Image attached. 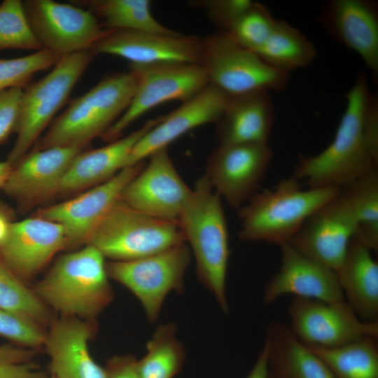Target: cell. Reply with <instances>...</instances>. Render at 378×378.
I'll list each match as a JSON object with an SVG mask.
<instances>
[{
  "mask_svg": "<svg viewBox=\"0 0 378 378\" xmlns=\"http://www.w3.org/2000/svg\"><path fill=\"white\" fill-rule=\"evenodd\" d=\"M372 95L366 76L358 74L346 93V108L332 142L313 156L301 155L292 175L309 188H342L377 168L365 144L362 122Z\"/></svg>",
  "mask_w": 378,
  "mask_h": 378,
  "instance_id": "cell-1",
  "label": "cell"
},
{
  "mask_svg": "<svg viewBox=\"0 0 378 378\" xmlns=\"http://www.w3.org/2000/svg\"><path fill=\"white\" fill-rule=\"evenodd\" d=\"M193 253L198 279L216 298L225 314L226 276L230 258L227 221L220 196L204 174L195 182L178 221Z\"/></svg>",
  "mask_w": 378,
  "mask_h": 378,
  "instance_id": "cell-2",
  "label": "cell"
},
{
  "mask_svg": "<svg viewBox=\"0 0 378 378\" xmlns=\"http://www.w3.org/2000/svg\"><path fill=\"white\" fill-rule=\"evenodd\" d=\"M103 255L94 246L59 256L34 290L62 316L89 321L113 298Z\"/></svg>",
  "mask_w": 378,
  "mask_h": 378,
  "instance_id": "cell-3",
  "label": "cell"
},
{
  "mask_svg": "<svg viewBox=\"0 0 378 378\" xmlns=\"http://www.w3.org/2000/svg\"><path fill=\"white\" fill-rule=\"evenodd\" d=\"M136 83L135 75L130 70L104 76L69 103L32 150L56 146L83 148L91 140L100 137L123 114L134 94Z\"/></svg>",
  "mask_w": 378,
  "mask_h": 378,
  "instance_id": "cell-4",
  "label": "cell"
},
{
  "mask_svg": "<svg viewBox=\"0 0 378 378\" xmlns=\"http://www.w3.org/2000/svg\"><path fill=\"white\" fill-rule=\"evenodd\" d=\"M300 183L291 176L273 188L256 192L238 210L239 239L279 246L288 242L312 214L341 190L339 188L302 190Z\"/></svg>",
  "mask_w": 378,
  "mask_h": 378,
  "instance_id": "cell-5",
  "label": "cell"
},
{
  "mask_svg": "<svg viewBox=\"0 0 378 378\" xmlns=\"http://www.w3.org/2000/svg\"><path fill=\"white\" fill-rule=\"evenodd\" d=\"M95 56L90 50L64 56L47 75L23 89L16 140L6 159L13 167L38 141Z\"/></svg>",
  "mask_w": 378,
  "mask_h": 378,
  "instance_id": "cell-6",
  "label": "cell"
},
{
  "mask_svg": "<svg viewBox=\"0 0 378 378\" xmlns=\"http://www.w3.org/2000/svg\"><path fill=\"white\" fill-rule=\"evenodd\" d=\"M184 242L178 222L143 213L120 198L93 232L87 244L96 248L104 258L113 261H129Z\"/></svg>",
  "mask_w": 378,
  "mask_h": 378,
  "instance_id": "cell-7",
  "label": "cell"
},
{
  "mask_svg": "<svg viewBox=\"0 0 378 378\" xmlns=\"http://www.w3.org/2000/svg\"><path fill=\"white\" fill-rule=\"evenodd\" d=\"M200 64L209 85L230 96L255 90H283L290 77L289 73L270 66L222 31L202 38Z\"/></svg>",
  "mask_w": 378,
  "mask_h": 378,
  "instance_id": "cell-8",
  "label": "cell"
},
{
  "mask_svg": "<svg viewBox=\"0 0 378 378\" xmlns=\"http://www.w3.org/2000/svg\"><path fill=\"white\" fill-rule=\"evenodd\" d=\"M130 71L136 78V88L126 111L100 136L108 143L120 138L127 127L153 107L171 100L184 102L209 85L206 72L200 64H130Z\"/></svg>",
  "mask_w": 378,
  "mask_h": 378,
  "instance_id": "cell-9",
  "label": "cell"
},
{
  "mask_svg": "<svg viewBox=\"0 0 378 378\" xmlns=\"http://www.w3.org/2000/svg\"><path fill=\"white\" fill-rule=\"evenodd\" d=\"M192 252L186 242L160 253L129 261L106 262L108 276L129 289L143 306L149 322H155L167 295L181 293Z\"/></svg>",
  "mask_w": 378,
  "mask_h": 378,
  "instance_id": "cell-10",
  "label": "cell"
},
{
  "mask_svg": "<svg viewBox=\"0 0 378 378\" xmlns=\"http://www.w3.org/2000/svg\"><path fill=\"white\" fill-rule=\"evenodd\" d=\"M22 6L41 48L61 57L89 50L106 30L89 10L72 3L25 0Z\"/></svg>",
  "mask_w": 378,
  "mask_h": 378,
  "instance_id": "cell-11",
  "label": "cell"
},
{
  "mask_svg": "<svg viewBox=\"0 0 378 378\" xmlns=\"http://www.w3.org/2000/svg\"><path fill=\"white\" fill-rule=\"evenodd\" d=\"M288 313L291 331L308 346L335 348L367 337L378 338V323L360 319L345 300L326 302L295 297Z\"/></svg>",
  "mask_w": 378,
  "mask_h": 378,
  "instance_id": "cell-12",
  "label": "cell"
},
{
  "mask_svg": "<svg viewBox=\"0 0 378 378\" xmlns=\"http://www.w3.org/2000/svg\"><path fill=\"white\" fill-rule=\"evenodd\" d=\"M272 158L268 144H218L204 175L220 197L239 210L257 192Z\"/></svg>",
  "mask_w": 378,
  "mask_h": 378,
  "instance_id": "cell-13",
  "label": "cell"
},
{
  "mask_svg": "<svg viewBox=\"0 0 378 378\" xmlns=\"http://www.w3.org/2000/svg\"><path fill=\"white\" fill-rule=\"evenodd\" d=\"M145 165L142 161L124 167L107 181L74 198L40 209L36 216L62 226L67 240L66 248L86 245L93 232L120 198L126 185Z\"/></svg>",
  "mask_w": 378,
  "mask_h": 378,
  "instance_id": "cell-14",
  "label": "cell"
},
{
  "mask_svg": "<svg viewBox=\"0 0 378 378\" xmlns=\"http://www.w3.org/2000/svg\"><path fill=\"white\" fill-rule=\"evenodd\" d=\"M123 189L120 199L131 207L155 218L178 221L192 189L177 172L163 148Z\"/></svg>",
  "mask_w": 378,
  "mask_h": 378,
  "instance_id": "cell-15",
  "label": "cell"
},
{
  "mask_svg": "<svg viewBox=\"0 0 378 378\" xmlns=\"http://www.w3.org/2000/svg\"><path fill=\"white\" fill-rule=\"evenodd\" d=\"M356 227L353 212L340 190L309 216L288 243L304 255L337 272Z\"/></svg>",
  "mask_w": 378,
  "mask_h": 378,
  "instance_id": "cell-16",
  "label": "cell"
},
{
  "mask_svg": "<svg viewBox=\"0 0 378 378\" xmlns=\"http://www.w3.org/2000/svg\"><path fill=\"white\" fill-rule=\"evenodd\" d=\"M202 38L195 36L162 34L136 30H106L89 49L95 55L120 57L133 64L160 62L200 64Z\"/></svg>",
  "mask_w": 378,
  "mask_h": 378,
  "instance_id": "cell-17",
  "label": "cell"
},
{
  "mask_svg": "<svg viewBox=\"0 0 378 378\" xmlns=\"http://www.w3.org/2000/svg\"><path fill=\"white\" fill-rule=\"evenodd\" d=\"M230 95L208 85L192 98L183 102L147 132L135 144L124 167L132 166L153 153L167 148L172 142L190 130L209 123H216L225 112Z\"/></svg>",
  "mask_w": 378,
  "mask_h": 378,
  "instance_id": "cell-18",
  "label": "cell"
},
{
  "mask_svg": "<svg viewBox=\"0 0 378 378\" xmlns=\"http://www.w3.org/2000/svg\"><path fill=\"white\" fill-rule=\"evenodd\" d=\"M335 41L354 51L374 76L378 74V5L371 0H330L317 17Z\"/></svg>",
  "mask_w": 378,
  "mask_h": 378,
  "instance_id": "cell-19",
  "label": "cell"
},
{
  "mask_svg": "<svg viewBox=\"0 0 378 378\" xmlns=\"http://www.w3.org/2000/svg\"><path fill=\"white\" fill-rule=\"evenodd\" d=\"M279 247L280 268L264 289L265 303L270 304L286 294L326 302L345 300L335 270L304 255L288 242Z\"/></svg>",
  "mask_w": 378,
  "mask_h": 378,
  "instance_id": "cell-20",
  "label": "cell"
},
{
  "mask_svg": "<svg viewBox=\"0 0 378 378\" xmlns=\"http://www.w3.org/2000/svg\"><path fill=\"white\" fill-rule=\"evenodd\" d=\"M66 245L61 225L35 216L11 224L0 246V257L22 280L36 275Z\"/></svg>",
  "mask_w": 378,
  "mask_h": 378,
  "instance_id": "cell-21",
  "label": "cell"
},
{
  "mask_svg": "<svg viewBox=\"0 0 378 378\" xmlns=\"http://www.w3.org/2000/svg\"><path fill=\"white\" fill-rule=\"evenodd\" d=\"M82 148L31 150L17 164L1 190L21 204L32 205L59 193L62 179Z\"/></svg>",
  "mask_w": 378,
  "mask_h": 378,
  "instance_id": "cell-22",
  "label": "cell"
},
{
  "mask_svg": "<svg viewBox=\"0 0 378 378\" xmlns=\"http://www.w3.org/2000/svg\"><path fill=\"white\" fill-rule=\"evenodd\" d=\"M92 323L78 318L62 316L45 334L43 346L50 358V375L56 378H107L89 351Z\"/></svg>",
  "mask_w": 378,
  "mask_h": 378,
  "instance_id": "cell-23",
  "label": "cell"
},
{
  "mask_svg": "<svg viewBox=\"0 0 378 378\" xmlns=\"http://www.w3.org/2000/svg\"><path fill=\"white\" fill-rule=\"evenodd\" d=\"M163 116V115H162ZM147 121L125 137L88 151H80L70 163L61 181L59 193H71L103 183L124 168L137 141L162 119Z\"/></svg>",
  "mask_w": 378,
  "mask_h": 378,
  "instance_id": "cell-24",
  "label": "cell"
},
{
  "mask_svg": "<svg viewBox=\"0 0 378 378\" xmlns=\"http://www.w3.org/2000/svg\"><path fill=\"white\" fill-rule=\"evenodd\" d=\"M274 123L269 91L230 96L225 112L216 123V138L218 144H268Z\"/></svg>",
  "mask_w": 378,
  "mask_h": 378,
  "instance_id": "cell-25",
  "label": "cell"
},
{
  "mask_svg": "<svg viewBox=\"0 0 378 378\" xmlns=\"http://www.w3.org/2000/svg\"><path fill=\"white\" fill-rule=\"evenodd\" d=\"M371 251L353 239L336 272L351 309L363 321L378 323V264Z\"/></svg>",
  "mask_w": 378,
  "mask_h": 378,
  "instance_id": "cell-26",
  "label": "cell"
},
{
  "mask_svg": "<svg viewBox=\"0 0 378 378\" xmlns=\"http://www.w3.org/2000/svg\"><path fill=\"white\" fill-rule=\"evenodd\" d=\"M265 342L270 372L274 378H335L326 363L301 342L288 326L271 322Z\"/></svg>",
  "mask_w": 378,
  "mask_h": 378,
  "instance_id": "cell-27",
  "label": "cell"
},
{
  "mask_svg": "<svg viewBox=\"0 0 378 378\" xmlns=\"http://www.w3.org/2000/svg\"><path fill=\"white\" fill-rule=\"evenodd\" d=\"M72 4L89 10L111 30H136L174 35L176 32L153 15L148 0H82Z\"/></svg>",
  "mask_w": 378,
  "mask_h": 378,
  "instance_id": "cell-28",
  "label": "cell"
},
{
  "mask_svg": "<svg viewBox=\"0 0 378 378\" xmlns=\"http://www.w3.org/2000/svg\"><path fill=\"white\" fill-rule=\"evenodd\" d=\"M255 53L270 66L290 74L311 64L316 50L298 29L277 20L271 34Z\"/></svg>",
  "mask_w": 378,
  "mask_h": 378,
  "instance_id": "cell-29",
  "label": "cell"
},
{
  "mask_svg": "<svg viewBox=\"0 0 378 378\" xmlns=\"http://www.w3.org/2000/svg\"><path fill=\"white\" fill-rule=\"evenodd\" d=\"M355 218L354 239L378 250V171L373 169L341 188Z\"/></svg>",
  "mask_w": 378,
  "mask_h": 378,
  "instance_id": "cell-30",
  "label": "cell"
},
{
  "mask_svg": "<svg viewBox=\"0 0 378 378\" xmlns=\"http://www.w3.org/2000/svg\"><path fill=\"white\" fill-rule=\"evenodd\" d=\"M377 340L367 337L335 348L307 346L326 363L335 378H378Z\"/></svg>",
  "mask_w": 378,
  "mask_h": 378,
  "instance_id": "cell-31",
  "label": "cell"
},
{
  "mask_svg": "<svg viewBox=\"0 0 378 378\" xmlns=\"http://www.w3.org/2000/svg\"><path fill=\"white\" fill-rule=\"evenodd\" d=\"M172 323L160 325L146 345L147 352L136 366L141 378H174L181 371L185 348L176 337Z\"/></svg>",
  "mask_w": 378,
  "mask_h": 378,
  "instance_id": "cell-32",
  "label": "cell"
},
{
  "mask_svg": "<svg viewBox=\"0 0 378 378\" xmlns=\"http://www.w3.org/2000/svg\"><path fill=\"white\" fill-rule=\"evenodd\" d=\"M47 307L0 257V309L41 326L47 323L50 318Z\"/></svg>",
  "mask_w": 378,
  "mask_h": 378,
  "instance_id": "cell-33",
  "label": "cell"
},
{
  "mask_svg": "<svg viewBox=\"0 0 378 378\" xmlns=\"http://www.w3.org/2000/svg\"><path fill=\"white\" fill-rule=\"evenodd\" d=\"M41 50L25 16L22 1L4 0L0 4V50Z\"/></svg>",
  "mask_w": 378,
  "mask_h": 378,
  "instance_id": "cell-34",
  "label": "cell"
},
{
  "mask_svg": "<svg viewBox=\"0 0 378 378\" xmlns=\"http://www.w3.org/2000/svg\"><path fill=\"white\" fill-rule=\"evenodd\" d=\"M276 20L266 6L254 1L226 32L240 46L256 52L271 34Z\"/></svg>",
  "mask_w": 378,
  "mask_h": 378,
  "instance_id": "cell-35",
  "label": "cell"
},
{
  "mask_svg": "<svg viewBox=\"0 0 378 378\" xmlns=\"http://www.w3.org/2000/svg\"><path fill=\"white\" fill-rule=\"evenodd\" d=\"M61 57L45 49L11 59H0V91L24 88L34 76L52 68Z\"/></svg>",
  "mask_w": 378,
  "mask_h": 378,
  "instance_id": "cell-36",
  "label": "cell"
},
{
  "mask_svg": "<svg viewBox=\"0 0 378 378\" xmlns=\"http://www.w3.org/2000/svg\"><path fill=\"white\" fill-rule=\"evenodd\" d=\"M32 349L12 345L0 346V378H49L31 360Z\"/></svg>",
  "mask_w": 378,
  "mask_h": 378,
  "instance_id": "cell-37",
  "label": "cell"
},
{
  "mask_svg": "<svg viewBox=\"0 0 378 378\" xmlns=\"http://www.w3.org/2000/svg\"><path fill=\"white\" fill-rule=\"evenodd\" d=\"M45 334L38 324L0 309V336L33 350L43 346Z\"/></svg>",
  "mask_w": 378,
  "mask_h": 378,
  "instance_id": "cell-38",
  "label": "cell"
},
{
  "mask_svg": "<svg viewBox=\"0 0 378 378\" xmlns=\"http://www.w3.org/2000/svg\"><path fill=\"white\" fill-rule=\"evenodd\" d=\"M251 0H211L201 1L210 20L222 31H227L231 26L253 4Z\"/></svg>",
  "mask_w": 378,
  "mask_h": 378,
  "instance_id": "cell-39",
  "label": "cell"
},
{
  "mask_svg": "<svg viewBox=\"0 0 378 378\" xmlns=\"http://www.w3.org/2000/svg\"><path fill=\"white\" fill-rule=\"evenodd\" d=\"M22 92L21 88L0 91V145L15 133Z\"/></svg>",
  "mask_w": 378,
  "mask_h": 378,
  "instance_id": "cell-40",
  "label": "cell"
},
{
  "mask_svg": "<svg viewBox=\"0 0 378 378\" xmlns=\"http://www.w3.org/2000/svg\"><path fill=\"white\" fill-rule=\"evenodd\" d=\"M362 131L370 155L378 162V99L372 94L363 114Z\"/></svg>",
  "mask_w": 378,
  "mask_h": 378,
  "instance_id": "cell-41",
  "label": "cell"
},
{
  "mask_svg": "<svg viewBox=\"0 0 378 378\" xmlns=\"http://www.w3.org/2000/svg\"><path fill=\"white\" fill-rule=\"evenodd\" d=\"M136 359L131 355L114 356L105 366L107 378H141L136 366Z\"/></svg>",
  "mask_w": 378,
  "mask_h": 378,
  "instance_id": "cell-42",
  "label": "cell"
},
{
  "mask_svg": "<svg viewBox=\"0 0 378 378\" xmlns=\"http://www.w3.org/2000/svg\"><path fill=\"white\" fill-rule=\"evenodd\" d=\"M269 374L268 347L265 342L255 365L246 378H269Z\"/></svg>",
  "mask_w": 378,
  "mask_h": 378,
  "instance_id": "cell-43",
  "label": "cell"
},
{
  "mask_svg": "<svg viewBox=\"0 0 378 378\" xmlns=\"http://www.w3.org/2000/svg\"><path fill=\"white\" fill-rule=\"evenodd\" d=\"M13 222V211L0 201V246L5 241Z\"/></svg>",
  "mask_w": 378,
  "mask_h": 378,
  "instance_id": "cell-44",
  "label": "cell"
},
{
  "mask_svg": "<svg viewBox=\"0 0 378 378\" xmlns=\"http://www.w3.org/2000/svg\"><path fill=\"white\" fill-rule=\"evenodd\" d=\"M13 166L7 160L0 161V189H2Z\"/></svg>",
  "mask_w": 378,
  "mask_h": 378,
  "instance_id": "cell-45",
  "label": "cell"
},
{
  "mask_svg": "<svg viewBox=\"0 0 378 378\" xmlns=\"http://www.w3.org/2000/svg\"><path fill=\"white\" fill-rule=\"evenodd\" d=\"M269 378H274L273 377V375L270 373V374H269Z\"/></svg>",
  "mask_w": 378,
  "mask_h": 378,
  "instance_id": "cell-46",
  "label": "cell"
},
{
  "mask_svg": "<svg viewBox=\"0 0 378 378\" xmlns=\"http://www.w3.org/2000/svg\"><path fill=\"white\" fill-rule=\"evenodd\" d=\"M49 378H56V377H54V376L50 375Z\"/></svg>",
  "mask_w": 378,
  "mask_h": 378,
  "instance_id": "cell-47",
  "label": "cell"
}]
</instances>
